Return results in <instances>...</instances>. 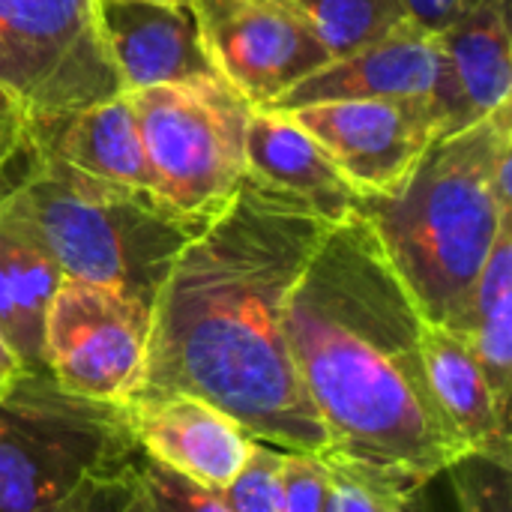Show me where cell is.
<instances>
[{"instance_id":"obj_2","label":"cell","mask_w":512,"mask_h":512,"mask_svg":"<svg viewBox=\"0 0 512 512\" xmlns=\"http://www.w3.org/2000/svg\"><path fill=\"white\" fill-rule=\"evenodd\" d=\"M423 315L372 225H330L288 300V348L324 426V462L417 498L468 450L423 363Z\"/></svg>"},{"instance_id":"obj_4","label":"cell","mask_w":512,"mask_h":512,"mask_svg":"<svg viewBox=\"0 0 512 512\" xmlns=\"http://www.w3.org/2000/svg\"><path fill=\"white\" fill-rule=\"evenodd\" d=\"M0 216L33 237L63 279L114 288L150 309L174 258L201 228L147 192L30 156L27 171L0 195Z\"/></svg>"},{"instance_id":"obj_19","label":"cell","mask_w":512,"mask_h":512,"mask_svg":"<svg viewBox=\"0 0 512 512\" xmlns=\"http://www.w3.org/2000/svg\"><path fill=\"white\" fill-rule=\"evenodd\" d=\"M483 378L504 414L512 393V222L501 228L489 261L477 279L471 312L462 327Z\"/></svg>"},{"instance_id":"obj_18","label":"cell","mask_w":512,"mask_h":512,"mask_svg":"<svg viewBox=\"0 0 512 512\" xmlns=\"http://www.w3.org/2000/svg\"><path fill=\"white\" fill-rule=\"evenodd\" d=\"M60 279L48 252L0 216V339L24 372H48L45 318Z\"/></svg>"},{"instance_id":"obj_29","label":"cell","mask_w":512,"mask_h":512,"mask_svg":"<svg viewBox=\"0 0 512 512\" xmlns=\"http://www.w3.org/2000/svg\"><path fill=\"white\" fill-rule=\"evenodd\" d=\"M21 372H24V369L18 366V360L12 357V351H9V348L3 345V339H0V393H3Z\"/></svg>"},{"instance_id":"obj_16","label":"cell","mask_w":512,"mask_h":512,"mask_svg":"<svg viewBox=\"0 0 512 512\" xmlns=\"http://www.w3.org/2000/svg\"><path fill=\"white\" fill-rule=\"evenodd\" d=\"M24 156L63 165L111 186L153 195V177L144 159L129 93L57 117L30 120Z\"/></svg>"},{"instance_id":"obj_23","label":"cell","mask_w":512,"mask_h":512,"mask_svg":"<svg viewBox=\"0 0 512 512\" xmlns=\"http://www.w3.org/2000/svg\"><path fill=\"white\" fill-rule=\"evenodd\" d=\"M285 450L255 441L243 471L222 492L228 512H282V489L279 468Z\"/></svg>"},{"instance_id":"obj_15","label":"cell","mask_w":512,"mask_h":512,"mask_svg":"<svg viewBox=\"0 0 512 512\" xmlns=\"http://www.w3.org/2000/svg\"><path fill=\"white\" fill-rule=\"evenodd\" d=\"M99 33L123 93L210 78L189 9L162 0H96Z\"/></svg>"},{"instance_id":"obj_27","label":"cell","mask_w":512,"mask_h":512,"mask_svg":"<svg viewBox=\"0 0 512 512\" xmlns=\"http://www.w3.org/2000/svg\"><path fill=\"white\" fill-rule=\"evenodd\" d=\"M30 114L21 108L15 96L0 87V174L27 150Z\"/></svg>"},{"instance_id":"obj_21","label":"cell","mask_w":512,"mask_h":512,"mask_svg":"<svg viewBox=\"0 0 512 512\" xmlns=\"http://www.w3.org/2000/svg\"><path fill=\"white\" fill-rule=\"evenodd\" d=\"M132 501L126 512H228L222 492L204 489L195 480L153 462L138 450L129 465Z\"/></svg>"},{"instance_id":"obj_25","label":"cell","mask_w":512,"mask_h":512,"mask_svg":"<svg viewBox=\"0 0 512 512\" xmlns=\"http://www.w3.org/2000/svg\"><path fill=\"white\" fill-rule=\"evenodd\" d=\"M282 512H330V474L321 456L285 453L279 468Z\"/></svg>"},{"instance_id":"obj_17","label":"cell","mask_w":512,"mask_h":512,"mask_svg":"<svg viewBox=\"0 0 512 512\" xmlns=\"http://www.w3.org/2000/svg\"><path fill=\"white\" fill-rule=\"evenodd\" d=\"M423 363L429 390L444 420L468 453L512 459L510 414H504L483 378L471 342L459 330L423 327Z\"/></svg>"},{"instance_id":"obj_20","label":"cell","mask_w":512,"mask_h":512,"mask_svg":"<svg viewBox=\"0 0 512 512\" xmlns=\"http://www.w3.org/2000/svg\"><path fill=\"white\" fill-rule=\"evenodd\" d=\"M312 21L330 57H345L411 21L405 0H291Z\"/></svg>"},{"instance_id":"obj_22","label":"cell","mask_w":512,"mask_h":512,"mask_svg":"<svg viewBox=\"0 0 512 512\" xmlns=\"http://www.w3.org/2000/svg\"><path fill=\"white\" fill-rule=\"evenodd\" d=\"M444 474H450L459 512H512V459L465 453Z\"/></svg>"},{"instance_id":"obj_3","label":"cell","mask_w":512,"mask_h":512,"mask_svg":"<svg viewBox=\"0 0 512 512\" xmlns=\"http://www.w3.org/2000/svg\"><path fill=\"white\" fill-rule=\"evenodd\" d=\"M360 216L423 321L462 333L489 252L512 222V105L438 135L390 195L363 198Z\"/></svg>"},{"instance_id":"obj_14","label":"cell","mask_w":512,"mask_h":512,"mask_svg":"<svg viewBox=\"0 0 512 512\" xmlns=\"http://www.w3.org/2000/svg\"><path fill=\"white\" fill-rule=\"evenodd\" d=\"M243 150L246 180L300 201L330 225L360 216L363 195L291 111L252 108Z\"/></svg>"},{"instance_id":"obj_5","label":"cell","mask_w":512,"mask_h":512,"mask_svg":"<svg viewBox=\"0 0 512 512\" xmlns=\"http://www.w3.org/2000/svg\"><path fill=\"white\" fill-rule=\"evenodd\" d=\"M135 456L123 405L75 396L48 372H21L0 393V512H51Z\"/></svg>"},{"instance_id":"obj_1","label":"cell","mask_w":512,"mask_h":512,"mask_svg":"<svg viewBox=\"0 0 512 512\" xmlns=\"http://www.w3.org/2000/svg\"><path fill=\"white\" fill-rule=\"evenodd\" d=\"M330 222L300 201L243 180L174 258L150 309L147 363L126 402L192 396L252 441L324 453V426L291 360V291Z\"/></svg>"},{"instance_id":"obj_24","label":"cell","mask_w":512,"mask_h":512,"mask_svg":"<svg viewBox=\"0 0 512 512\" xmlns=\"http://www.w3.org/2000/svg\"><path fill=\"white\" fill-rule=\"evenodd\" d=\"M324 462V459H321ZM330 474V512H414V501L372 477L324 462Z\"/></svg>"},{"instance_id":"obj_13","label":"cell","mask_w":512,"mask_h":512,"mask_svg":"<svg viewBox=\"0 0 512 512\" xmlns=\"http://www.w3.org/2000/svg\"><path fill=\"white\" fill-rule=\"evenodd\" d=\"M123 408L144 456L213 492H225L234 483L255 444L231 417L192 396Z\"/></svg>"},{"instance_id":"obj_6","label":"cell","mask_w":512,"mask_h":512,"mask_svg":"<svg viewBox=\"0 0 512 512\" xmlns=\"http://www.w3.org/2000/svg\"><path fill=\"white\" fill-rule=\"evenodd\" d=\"M153 195L174 216L207 225L246 180L252 108L216 75L129 93Z\"/></svg>"},{"instance_id":"obj_10","label":"cell","mask_w":512,"mask_h":512,"mask_svg":"<svg viewBox=\"0 0 512 512\" xmlns=\"http://www.w3.org/2000/svg\"><path fill=\"white\" fill-rule=\"evenodd\" d=\"M363 195H390L441 135L429 96L354 99L291 111Z\"/></svg>"},{"instance_id":"obj_9","label":"cell","mask_w":512,"mask_h":512,"mask_svg":"<svg viewBox=\"0 0 512 512\" xmlns=\"http://www.w3.org/2000/svg\"><path fill=\"white\" fill-rule=\"evenodd\" d=\"M189 15L210 72L249 108H270L333 60L291 0H192Z\"/></svg>"},{"instance_id":"obj_12","label":"cell","mask_w":512,"mask_h":512,"mask_svg":"<svg viewBox=\"0 0 512 512\" xmlns=\"http://www.w3.org/2000/svg\"><path fill=\"white\" fill-rule=\"evenodd\" d=\"M438 60V33L411 18L387 36L324 63L270 108L297 111L306 105L354 99H432Z\"/></svg>"},{"instance_id":"obj_8","label":"cell","mask_w":512,"mask_h":512,"mask_svg":"<svg viewBox=\"0 0 512 512\" xmlns=\"http://www.w3.org/2000/svg\"><path fill=\"white\" fill-rule=\"evenodd\" d=\"M150 306L102 285L60 279L45 318V369L69 393L126 405L144 378Z\"/></svg>"},{"instance_id":"obj_26","label":"cell","mask_w":512,"mask_h":512,"mask_svg":"<svg viewBox=\"0 0 512 512\" xmlns=\"http://www.w3.org/2000/svg\"><path fill=\"white\" fill-rule=\"evenodd\" d=\"M129 501H132V477L126 471L120 477L87 483L81 492H75L69 501H63L51 512H126Z\"/></svg>"},{"instance_id":"obj_7","label":"cell","mask_w":512,"mask_h":512,"mask_svg":"<svg viewBox=\"0 0 512 512\" xmlns=\"http://www.w3.org/2000/svg\"><path fill=\"white\" fill-rule=\"evenodd\" d=\"M0 87L30 120L120 96L96 0H0Z\"/></svg>"},{"instance_id":"obj_28","label":"cell","mask_w":512,"mask_h":512,"mask_svg":"<svg viewBox=\"0 0 512 512\" xmlns=\"http://www.w3.org/2000/svg\"><path fill=\"white\" fill-rule=\"evenodd\" d=\"M468 3L474 0H405L411 18L432 33H441Z\"/></svg>"},{"instance_id":"obj_11","label":"cell","mask_w":512,"mask_h":512,"mask_svg":"<svg viewBox=\"0 0 512 512\" xmlns=\"http://www.w3.org/2000/svg\"><path fill=\"white\" fill-rule=\"evenodd\" d=\"M432 105L441 135L512 105L510 0H474L438 33Z\"/></svg>"},{"instance_id":"obj_30","label":"cell","mask_w":512,"mask_h":512,"mask_svg":"<svg viewBox=\"0 0 512 512\" xmlns=\"http://www.w3.org/2000/svg\"><path fill=\"white\" fill-rule=\"evenodd\" d=\"M162 3H171V6H183V9H189V3H192V0H162Z\"/></svg>"}]
</instances>
